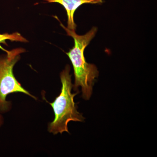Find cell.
I'll return each instance as SVG.
<instances>
[{
	"label": "cell",
	"mask_w": 157,
	"mask_h": 157,
	"mask_svg": "<svg viewBox=\"0 0 157 157\" xmlns=\"http://www.w3.org/2000/svg\"><path fill=\"white\" fill-rule=\"evenodd\" d=\"M60 23L68 36L74 39V46L66 53L72 63L74 70L75 82L73 89L74 91H77L78 88L81 87L82 98L85 100H90L92 94L96 78L99 75V71L95 65L86 62L84 52L95 36L97 28L93 27L87 33L80 36L77 35L75 30L69 29L61 22Z\"/></svg>",
	"instance_id": "1"
},
{
	"label": "cell",
	"mask_w": 157,
	"mask_h": 157,
	"mask_svg": "<svg viewBox=\"0 0 157 157\" xmlns=\"http://www.w3.org/2000/svg\"><path fill=\"white\" fill-rule=\"evenodd\" d=\"M70 70V66L67 65L61 73L60 77L62 86L60 94L53 102L49 103L53 108L55 118L48 124V131L54 135L64 132L69 133L68 124L70 121L82 122L85 119L78 112L74 102V98L79 94V91L72 92L73 84Z\"/></svg>",
	"instance_id": "2"
},
{
	"label": "cell",
	"mask_w": 157,
	"mask_h": 157,
	"mask_svg": "<svg viewBox=\"0 0 157 157\" xmlns=\"http://www.w3.org/2000/svg\"><path fill=\"white\" fill-rule=\"evenodd\" d=\"M25 52L24 48H17L9 51L6 55L0 56V112H7L11 108V102L6 101L9 94L22 93L36 99L22 87L13 73V68L20 59L21 54Z\"/></svg>",
	"instance_id": "3"
},
{
	"label": "cell",
	"mask_w": 157,
	"mask_h": 157,
	"mask_svg": "<svg viewBox=\"0 0 157 157\" xmlns=\"http://www.w3.org/2000/svg\"><path fill=\"white\" fill-rule=\"evenodd\" d=\"M48 3H57L63 6L67 15V28L76 30V25L74 20L75 11L79 6L85 4H101L103 0H44Z\"/></svg>",
	"instance_id": "4"
},
{
	"label": "cell",
	"mask_w": 157,
	"mask_h": 157,
	"mask_svg": "<svg viewBox=\"0 0 157 157\" xmlns=\"http://www.w3.org/2000/svg\"><path fill=\"white\" fill-rule=\"evenodd\" d=\"M10 40L11 41H15V42H28V40L25 38L23 37L18 33H14L12 34H9L8 33L2 34H0V49L4 51L6 53L9 52V51L3 48L1 45V44H5L6 45H8L6 42V40Z\"/></svg>",
	"instance_id": "5"
},
{
	"label": "cell",
	"mask_w": 157,
	"mask_h": 157,
	"mask_svg": "<svg viewBox=\"0 0 157 157\" xmlns=\"http://www.w3.org/2000/svg\"><path fill=\"white\" fill-rule=\"evenodd\" d=\"M3 123V119L2 116L0 114V127L2 124Z\"/></svg>",
	"instance_id": "6"
}]
</instances>
